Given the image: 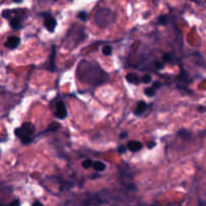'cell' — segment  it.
<instances>
[{
	"mask_svg": "<svg viewBox=\"0 0 206 206\" xmlns=\"http://www.w3.org/2000/svg\"><path fill=\"white\" fill-rule=\"evenodd\" d=\"M34 126L30 122H25L19 128L14 130V134L16 135L17 138H19L22 144H30L32 142L34 139Z\"/></svg>",
	"mask_w": 206,
	"mask_h": 206,
	"instance_id": "1",
	"label": "cell"
},
{
	"mask_svg": "<svg viewBox=\"0 0 206 206\" xmlns=\"http://www.w3.org/2000/svg\"><path fill=\"white\" fill-rule=\"evenodd\" d=\"M111 16H112V12L109 9H101L96 13L95 22L100 27H107L112 22Z\"/></svg>",
	"mask_w": 206,
	"mask_h": 206,
	"instance_id": "2",
	"label": "cell"
},
{
	"mask_svg": "<svg viewBox=\"0 0 206 206\" xmlns=\"http://www.w3.org/2000/svg\"><path fill=\"white\" fill-rule=\"evenodd\" d=\"M55 116L58 119H61V120H64V119L67 118L68 113H67V109L66 106L63 102H58L56 104V113Z\"/></svg>",
	"mask_w": 206,
	"mask_h": 206,
	"instance_id": "3",
	"label": "cell"
},
{
	"mask_svg": "<svg viewBox=\"0 0 206 206\" xmlns=\"http://www.w3.org/2000/svg\"><path fill=\"white\" fill-rule=\"evenodd\" d=\"M44 25L50 32H54V30H55V28L57 26V20L54 18V17L50 16L49 13H46L45 21H44Z\"/></svg>",
	"mask_w": 206,
	"mask_h": 206,
	"instance_id": "4",
	"label": "cell"
},
{
	"mask_svg": "<svg viewBox=\"0 0 206 206\" xmlns=\"http://www.w3.org/2000/svg\"><path fill=\"white\" fill-rule=\"evenodd\" d=\"M20 43V38L17 37V36H9L7 38V40L5 42V46L7 48H10V49H14L16 48L17 46L19 45Z\"/></svg>",
	"mask_w": 206,
	"mask_h": 206,
	"instance_id": "5",
	"label": "cell"
},
{
	"mask_svg": "<svg viewBox=\"0 0 206 206\" xmlns=\"http://www.w3.org/2000/svg\"><path fill=\"white\" fill-rule=\"evenodd\" d=\"M143 148V144L139 141H131L127 143V149L131 150V152L139 151Z\"/></svg>",
	"mask_w": 206,
	"mask_h": 206,
	"instance_id": "6",
	"label": "cell"
},
{
	"mask_svg": "<svg viewBox=\"0 0 206 206\" xmlns=\"http://www.w3.org/2000/svg\"><path fill=\"white\" fill-rule=\"evenodd\" d=\"M147 103L143 102V101H139V102L137 103V105H136V108L135 110V114L136 116H140L142 114L144 113V111L147 110Z\"/></svg>",
	"mask_w": 206,
	"mask_h": 206,
	"instance_id": "7",
	"label": "cell"
},
{
	"mask_svg": "<svg viewBox=\"0 0 206 206\" xmlns=\"http://www.w3.org/2000/svg\"><path fill=\"white\" fill-rule=\"evenodd\" d=\"M125 79L128 82H131V84H136V85L139 84V78L135 74H127L125 75Z\"/></svg>",
	"mask_w": 206,
	"mask_h": 206,
	"instance_id": "8",
	"label": "cell"
},
{
	"mask_svg": "<svg viewBox=\"0 0 206 206\" xmlns=\"http://www.w3.org/2000/svg\"><path fill=\"white\" fill-rule=\"evenodd\" d=\"M92 167L96 170V171H104V170L106 169V165L103 163V162L101 161H96V162H93V166Z\"/></svg>",
	"mask_w": 206,
	"mask_h": 206,
	"instance_id": "9",
	"label": "cell"
},
{
	"mask_svg": "<svg viewBox=\"0 0 206 206\" xmlns=\"http://www.w3.org/2000/svg\"><path fill=\"white\" fill-rule=\"evenodd\" d=\"M10 25H11V27L13 29H19L21 27V22H20V19L19 18H12L10 20Z\"/></svg>",
	"mask_w": 206,
	"mask_h": 206,
	"instance_id": "10",
	"label": "cell"
},
{
	"mask_svg": "<svg viewBox=\"0 0 206 206\" xmlns=\"http://www.w3.org/2000/svg\"><path fill=\"white\" fill-rule=\"evenodd\" d=\"M144 95L147 97H154L156 95V89L154 88H147L144 90Z\"/></svg>",
	"mask_w": 206,
	"mask_h": 206,
	"instance_id": "11",
	"label": "cell"
},
{
	"mask_svg": "<svg viewBox=\"0 0 206 206\" xmlns=\"http://www.w3.org/2000/svg\"><path fill=\"white\" fill-rule=\"evenodd\" d=\"M92 166H93V162H92L91 159H86V160L83 161V163H82V167L85 168V169L91 168Z\"/></svg>",
	"mask_w": 206,
	"mask_h": 206,
	"instance_id": "12",
	"label": "cell"
},
{
	"mask_svg": "<svg viewBox=\"0 0 206 206\" xmlns=\"http://www.w3.org/2000/svg\"><path fill=\"white\" fill-rule=\"evenodd\" d=\"M60 128V124L59 123H52L50 126H49V128L46 129V132H50V131H57L58 129Z\"/></svg>",
	"mask_w": 206,
	"mask_h": 206,
	"instance_id": "13",
	"label": "cell"
},
{
	"mask_svg": "<svg viewBox=\"0 0 206 206\" xmlns=\"http://www.w3.org/2000/svg\"><path fill=\"white\" fill-rule=\"evenodd\" d=\"M78 18L81 21H87L88 20V13L86 11H80L78 13Z\"/></svg>",
	"mask_w": 206,
	"mask_h": 206,
	"instance_id": "14",
	"label": "cell"
},
{
	"mask_svg": "<svg viewBox=\"0 0 206 206\" xmlns=\"http://www.w3.org/2000/svg\"><path fill=\"white\" fill-rule=\"evenodd\" d=\"M102 52L104 55H110L111 52H112V48H111V46H109V45H105L102 48Z\"/></svg>",
	"mask_w": 206,
	"mask_h": 206,
	"instance_id": "15",
	"label": "cell"
},
{
	"mask_svg": "<svg viewBox=\"0 0 206 206\" xmlns=\"http://www.w3.org/2000/svg\"><path fill=\"white\" fill-rule=\"evenodd\" d=\"M163 60H164V63H173V57L170 53H165L164 56H163Z\"/></svg>",
	"mask_w": 206,
	"mask_h": 206,
	"instance_id": "16",
	"label": "cell"
},
{
	"mask_svg": "<svg viewBox=\"0 0 206 206\" xmlns=\"http://www.w3.org/2000/svg\"><path fill=\"white\" fill-rule=\"evenodd\" d=\"M55 55H56V49L55 48H53V52H52V55H50V70H54V59H55Z\"/></svg>",
	"mask_w": 206,
	"mask_h": 206,
	"instance_id": "17",
	"label": "cell"
},
{
	"mask_svg": "<svg viewBox=\"0 0 206 206\" xmlns=\"http://www.w3.org/2000/svg\"><path fill=\"white\" fill-rule=\"evenodd\" d=\"M159 22H160L162 25H166L168 22V17L167 15H161L159 17Z\"/></svg>",
	"mask_w": 206,
	"mask_h": 206,
	"instance_id": "18",
	"label": "cell"
},
{
	"mask_svg": "<svg viewBox=\"0 0 206 206\" xmlns=\"http://www.w3.org/2000/svg\"><path fill=\"white\" fill-rule=\"evenodd\" d=\"M142 82H143V84H150V82H151V75H149V74L143 75V78H142Z\"/></svg>",
	"mask_w": 206,
	"mask_h": 206,
	"instance_id": "19",
	"label": "cell"
},
{
	"mask_svg": "<svg viewBox=\"0 0 206 206\" xmlns=\"http://www.w3.org/2000/svg\"><path fill=\"white\" fill-rule=\"evenodd\" d=\"M7 206H20V202H19V200H13V201H11L10 203L7 205Z\"/></svg>",
	"mask_w": 206,
	"mask_h": 206,
	"instance_id": "20",
	"label": "cell"
},
{
	"mask_svg": "<svg viewBox=\"0 0 206 206\" xmlns=\"http://www.w3.org/2000/svg\"><path fill=\"white\" fill-rule=\"evenodd\" d=\"M156 68H157V70H163V68H164V63H161V61H157V63H156Z\"/></svg>",
	"mask_w": 206,
	"mask_h": 206,
	"instance_id": "21",
	"label": "cell"
},
{
	"mask_svg": "<svg viewBox=\"0 0 206 206\" xmlns=\"http://www.w3.org/2000/svg\"><path fill=\"white\" fill-rule=\"evenodd\" d=\"M127 136H128V133L127 132H121L120 135H119V138H120V139H125Z\"/></svg>",
	"mask_w": 206,
	"mask_h": 206,
	"instance_id": "22",
	"label": "cell"
},
{
	"mask_svg": "<svg viewBox=\"0 0 206 206\" xmlns=\"http://www.w3.org/2000/svg\"><path fill=\"white\" fill-rule=\"evenodd\" d=\"M125 151H126V147H124V146H120L118 148V152L120 154H123V153H125Z\"/></svg>",
	"mask_w": 206,
	"mask_h": 206,
	"instance_id": "23",
	"label": "cell"
},
{
	"mask_svg": "<svg viewBox=\"0 0 206 206\" xmlns=\"http://www.w3.org/2000/svg\"><path fill=\"white\" fill-rule=\"evenodd\" d=\"M153 88H154V89H160V88H161V82H154V85H153Z\"/></svg>",
	"mask_w": 206,
	"mask_h": 206,
	"instance_id": "24",
	"label": "cell"
},
{
	"mask_svg": "<svg viewBox=\"0 0 206 206\" xmlns=\"http://www.w3.org/2000/svg\"><path fill=\"white\" fill-rule=\"evenodd\" d=\"M156 145L157 144L155 142H149V144H147V148H149V149H151V148L156 147Z\"/></svg>",
	"mask_w": 206,
	"mask_h": 206,
	"instance_id": "25",
	"label": "cell"
},
{
	"mask_svg": "<svg viewBox=\"0 0 206 206\" xmlns=\"http://www.w3.org/2000/svg\"><path fill=\"white\" fill-rule=\"evenodd\" d=\"M32 206H42V204L41 203V202H38V201H35L34 204H32Z\"/></svg>",
	"mask_w": 206,
	"mask_h": 206,
	"instance_id": "26",
	"label": "cell"
},
{
	"mask_svg": "<svg viewBox=\"0 0 206 206\" xmlns=\"http://www.w3.org/2000/svg\"><path fill=\"white\" fill-rule=\"evenodd\" d=\"M205 110H206V108H204V107H199V112H205Z\"/></svg>",
	"mask_w": 206,
	"mask_h": 206,
	"instance_id": "27",
	"label": "cell"
},
{
	"mask_svg": "<svg viewBox=\"0 0 206 206\" xmlns=\"http://www.w3.org/2000/svg\"><path fill=\"white\" fill-rule=\"evenodd\" d=\"M13 2H15V3H21L23 1V0H12Z\"/></svg>",
	"mask_w": 206,
	"mask_h": 206,
	"instance_id": "28",
	"label": "cell"
},
{
	"mask_svg": "<svg viewBox=\"0 0 206 206\" xmlns=\"http://www.w3.org/2000/svg\"><path fill=\"white\" fill-rule=\"evenodd\" d=\"M191 1H195V0H191Z\"/></svg>",
	"mask_w": 206,
	"mask_h": 206,
	"instance_id": "29",
	"label": "cell"
},
{
	"mask_svg": "<svg viewBox=\"0 0 206 206\" xmlns=\"http://www.w3.org/2000/svg\"><path fill=\"white\" fill-rule=\"evenodd\" d=\"M71 1H73V0H71Z\"/></svg>",
	"mask_w": 206,
	"mask_h": 206,
	"instance_id": "30",
	"label": "cell"
}]
</instances>
